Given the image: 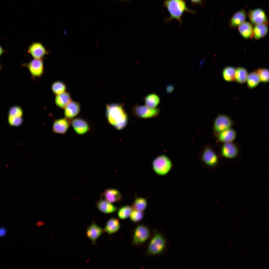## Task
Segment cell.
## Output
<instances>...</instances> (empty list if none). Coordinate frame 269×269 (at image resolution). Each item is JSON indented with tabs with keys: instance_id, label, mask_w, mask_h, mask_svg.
<instances>
[{
	"instance_id": "8",
	"label": "cell",
	"mask_w": 269,
	"mask_h": 269,
	"mask_svg": "<svg viewBox=\"0 0 269 269\" xmlns=\"http://www.w3.org/2000/svg\"><path fill=\"white\" fill-rule=\"evenodd\" d=\"M134 114L138 117L143 118H148L156 117L159 114L158 108L152 109L146 105H137L133 108Z\"/></svg>"
},
{
	"instance_id": "17",
	"label": "cell",
	"mask_w": 269,
	"mask_h": 269,
	"mask_svg": "<svg viewBox=\"0 0 269 269\" xmlns=\"http://www.w3.org/2000/svg\"><path fill=\"white\" fill-rule=\"evenodd\" d=\"M65 117L69 120H72L80 112L79 104L77 102L71 101L64 109Z\"/></svg>"
},
{
	"instance_id": "14",
	"label": "cell",
	"mask_w": 269,
	"mask_h": 269,
	"mask_svg": "<svg viewBox=\"0 0 269 269\" xmlns=\"http://www.w3.org/2000/svg\"><path fill=\"white\" fill-rule=\"evenodd\" d=\"M70 124L69 120L65 118H61L56 120L52 126V130L54 133L64 134L68 130Z\"/></svg>"
},
{
	"instance_id": "15",
	"label": "cell",
	"mask_w": 269,
	"mask_h": 269,
	"mask_svg": "<svg viewBox=\"0 0 269 269\" xmlns=\"http://www.w3.org/2000/svg\"><path fill=\"white\" fill-rule=\"evenodd\" d=\"M237 146L232 142L224 143L222 146L221 152L222 156L228 159H233L236 157L239 153Z\"/></svg>"
},
{
	"instance_id": "4",
	"label": "cell",
	"mask_w": 269,
	"mask_h": 269,
	"mask_svg": "<svg viewBox=\"0 0 269 269\" xmlns=\"http://www.w3.org/2000/svg\"><path fill=\"white\" fill-rule=\"evenodd\" d=\"M152 166L154 171L156 174L159 175L164 176L171 170L172 163L168 157L162 155L154 159L152 163Z\"/></svg>"
},
{
	"instance_id": "5",
	"label": "cell",
	"mask_w": 269,
	"mask_h": 269,
	"mask_svg": "<svg viewBox=\"0 0 269 269\" xmlns=\"http://www.w3.org/2000/svg\"><path fill=\"white\" fill-rule=\"evenodd\" d=\"M150 230L147 226L143 224L137 225L133 232L132 243L133 245L137 246L143 244L149 238Z\"/></svg>"
},
{
	"instance_id": "42",
	"label": "cell",
	"mask_w": 269,
	"mask_h": 269,
	"mask_svg": "<svg viewBox=\"0 0 269 269\" xmlns=\"http://www.w3.org/2000/svg\"><path fill=\"white\" fill-rule=\"evenodd\" d=\"M123 0V1H128V0Z\"/></svg>"
},
{
	"instance_id": "25",
	"label": "cell",
	"mask_w": 269,
	"mask_h": 269,
	"mask_svg": "<svg viewBox=\"0 0 269 269\" xmlns=\"http://www.w3.org/2000/svg\"><path fill=\"white\" fill-rule=\"evenodd\" d=\"M144 100L146 106L150 108L154 109L158 105L160 99L157 94L152 93L147 95L145 98Z\"/></svg>"
},
{
	"instance_id": "39",
	"label": "cell",
	"mask_w": 269,
	"mask_h": 269,
	"mask_svg": "<svg viewBox=\"0 0 269 269\" xmlns=\"http://www.w3.org/2000/svg\"><path fill=\"white\" fill-rule=\"evenodd\" d=\"M4 51L1 46L0 45V57L3 54Z\"/></svg>"
},
{
	"instance_id": "16",
	"label": "cell",
	"mask_w": 269,
	"mask_h": 269,
	"mask_svg": "<svg viewBox=\"0 0 269 269\" xmlns=\"http://www.w3.org/2000/svg\"><path fill=\"white\" fill-rule=\"evenodd\" d=\"M101 199L110 203L120 202L122 201V196L121 192L118 190L113 188H108L105 189L101 195Z\"/></svg>"
},
{
	"instance_id": "40",
	"label": "cell",
	"mask_w": 269,
	"mask_h": 269,
	"mask_svg": "<svg viewBox=\"0 0 269 269\" xmlns=\"http://www.w3.org/2000/svg\"><path fill=\"white\" fill-rule=\"evenodd\" d=\"M5 231L3 229H0V235H3L5 233Z\"/></svg>"
},
{
	"instance_id": "30",
	"label": "cell",
	"mask_w": 269,
	"mask_h": 269,
	"mask_svg": "<svg viewBox=\"0 0 269 269\" xmlns=\"http://www.w3.org/2000/svg\"><path fill=\"white\" fill-rule=\"evenodd\" d=\"M51 89L52 92L56 95L66 91L67 87L64 82L58 80L52 83Z\"/></svg>"
},
{
	"instance_id": "3",
	"label": "cell",
	"mask_w": 269,
	"mask_h": 269,
	"mask_svg": "<svg viewBox=\"0 0 269 269\" xmlns=\"http://www.w3.org/2000/svg\"><path fill=\"white\" fill-rule=\"evenodd\" d=\"M166 246V240L163 235L159 232L155 230L148 244L146 254L151 256L160 254L164 250Z\"/></svg>"
},
{
	"instance_id": "41",
	"label": "cell",
	"mask_w": 269,
	"mask_h": 269,
	"mask_svg": "<svg viewBox=\"0 0 269 269\" xmlns=\"http://www.w3.org/2000/svg\"><path fill=\"white\" fill-rule=\"evenodd\" d=\"M1 68V65H0V69Z\"/></svg>"
},
{
	"instance_id": "26",
	"label": "cell",
	"mask_w": 269,
	"mask_h": 269,
	"mask_svg": "<svg viewBox=\"0 0 269 269\" xmlns=\"http://www.w3.org/2000/svg\"><path fill=\"white\" fill-rule=\"evenodd\" d=\"M248 74L247 69L242 67H239L235 68V81L240 83L246 82Z\"/></svg>"
},
{
	"instance_id": "37",
	"label": "cell",
	"mask_w": 269,
	"mask_h": 269,
	"mask_svg": "<svg viewBox=\"0 0 269 269\" xmlns=\"http://www.w3.org/2000/svg\"><path fill=\"white\" fill-rule=\"evenodd\" d=\"M44 223L42 221H39L36 223V225L38 227H40L44 225Z\"/></svg>"
},
{
	"instance_id": "1",
	"label": "cell",
	"mask_w": 269,
	"mask_h": 269,
	"mask_svg": "<svg viewBox=\"0 0 269 269\" xmlns=\"http://www.w3.org/2000/svg\"><path fill=\"white\" fill-rule=\"evenodd\" d=\"M106 115L108 123L117 130H123L127 125V115L121 104H108L106 107Z\"/></svg>"
},
{
	"instance_id": "20",
	"label": "cell",
	"mask_w": 269,
	"mask_h": 269,
	"mask_svg": "<svg viewBox=\"0 0 269 269\" xmlns=\"http://www.w3.org/2000/svg\"><path fill=\"white\" fill-rule=\"evenodd\" d=\"M236 135V131L230 128L221 132L217 135L219 141L224 143L232 142L235 140Z\"/></svg>"
},
{
	"instance_id": "9",
	"label": "cell",
	"mask_w": 269,
	"mask_h": 269,
	"mask_svg": "<svg viewBox=\"0 0 269 269\" xmlns=\"http://www.w3.org/2000/svg\"><path fill=\"white\" fill-rule=\"evenodd\" d=\"M248 16L251 23L253 24H268V18L265 12L261 8H257L249 10Z\"/></svg>"
},
{
	"instance_id": "10",
	"label": "cell",
	"mask_w": 269,
	"mask_h": 269,
	"mask_svg": "<svg viewBox=\"0 0 269 269\" xmlns=\"http://www.w3.org/2000/svg\"><path fill=\"white\" fill-rule=\"evenodd\" d=\"M27 52L34 59H42L46 55L48 54V52L45 47L41 43L39 42L32 43L29 46Z\"/></svg>"
},
{
	"instance_id": "38",
	"label": "cell",
	"mask_w": 269,
	"mask_h": 269,
	"mask_svg": "<svg viewBox=\"0 0 269 269\" xmlns=\"http://www.w3.org/2000/svg\"><path fill=\"white\" fill-rule=\"evenodd\" d=\"M193 3L197 4H199L201 3L202 2V0H190Z\"/></svg>"
},
{
	"instance_id": "45",
	"label": "cell",
	"mask_w": 269,
	"mask_h": 269,
	"mask_svg": "<svg viewBox=\"0 0 269 269\" xmlns=\"http://www.w3.org/2000/svg\"><path fill=\"white\" fill-rule=\"evenodd\" d=\"M236 229H237V228H236L235 229V230Z\"/></svg>"
},
{
	"instance_id": "22",
	"label": "cell",
	"mask_w": 269,
	"mask_h": 269,
	"mask_svg": "<svg viewBox=\"0 0 269 269\" xmlns=\"http://www.w3.org/2000/svg\"><path fill=\"white\" fill-rule=\"evenodd\" d=\"M238 26V30L244 38L247 39L253 37V28L250 23L245 21Z\"/></svg>"
},
{
	"instance_id": "27",
	"label": "cell",
	"mask_w": 269,
	"mask_h": 269,
	"mask_svg": "<svg viewBox=\"0 0 269 269\" xmlns=\"http://www.w3.org/2000/svg\"><path fill=\"white\" fill-rule=\"evenodd\" d=\"M246 81L247 87L250 89L255 87L259 84L261 81L256 71L248 74Z\"/></svg>"
},
{
	"instance_id": "35",
	"label": "cell",
	"mask_w": 269,
	"mask_h": 269,
	"mask_svg": "<svg viewBox=\"0 0 269 269\" xmlns=\"http://www.w3.org/2000/svg\"><path fill=\"white\" fill-rule=\"evenodd\" d=\"M8 121L10 126L18 127L22 124L23 122V117L14 118L8 116Z\"/></svg>"
},
{
	"instance_id": "6",
	"label": "cell",
	"mask_w": 269,
	"mask_h": 269,
	"mask_svg": "<svg viewBox=\"0 0 269 269\" xmlns=\"http://www.w3.org/2000/svg\"><path fill=\"white\" fill-rule=\"evenodd\" d=\"M233 121L229 116L219 114L215 118L213 123V131L217 135L221 132L231 128Z\"/></svg>"
},
{
	"instance_id": "18",
	"label": "cell",
	"mask_w": 269,
	"mask_h": 269,
	"mask_svg": "<svg viewBox=\"0 0 269 269\" xmlns=\"http://www.w3.org/2000/svg\"><path fill=\"white\" fill-rule=\"evenodd\" d=\"M119 220L115 217H111L107 221L103 230L109 235L117 232L120 227Z\"/></svg>"
},
{
	"instance_id": "43",
	"label": "cell",
	"mask_w": 269,
	"mask_h": 269,
	"mask_svg": "<svg viewBox=\"0 0 269 269\" xmlns=\"http://www.w3.org/2000/svg\"><path fill=\"white\" fill-rule=\"evenodd\" d=\"M232 241L230 242L229 243V244H230L232 243Z\"/></svg>"
},
{
	"instance_id": "12",
	"label": "cell",
	"mask_w": 269,
	"mask_h": 269,
	"mask_svg": "<svg viewBox=\"0 0 269 269\" xmlns=\"http://www.w3.org/2000/svg\"><path fill=\"white\" fill-rule=\"evenodd\" d=\"M70 124L75 132L79 135L85 134L90 129V125L88 122L80 118L73 119H72Z\"/></svg>"
},
{
	"instance_id": "21",
	"label": "cell",
	"mask_w": 269,
	"mask_h": 269,
	"mask_svg": "<svg viewBox=\"0 0 269 269\" xmlns=\"http://www.w3.org/2000/svg\"><path fill=\"white\" fill-rule=\"evenodd\" d=\"M246 10L242 9L235 12L231 18L229 22L230 26L232 28L239 26L245 21L247 17Z\"/></svg>"
},
{
	"instance_id": "24",
	"label": "cell",
	"mask_w": 269,
	"mask_h": 269,
	"mask_svg": "<svg viewBox=\"0 0 269 269\" xmlns=\"http://www.w3.org/2000/svg\"><path fill=\"white\" fill-rule=\"evenodd\" d=\"M268 24L261 23L256 25L253 28V37L258 40L265 36L268 31Z\"/></svg>"
},
{
	"instance_id": "29",
	"label": "cell",
	"mask_w": 269,
	"mask_h": 269,
	"mask_svg": "<svg viewBox=\"0 0 269 269\" xmlns=\"http://www.w3.org/2000/svg\"><path fill=\"white\" fill-rule=\"evenodd\" d=\"M235 68L229 66L224 68L222 71V75L225 81L230 82L235 81Z\"/></svg>"
},
{
	"instance_id": "19",
	"label": "cell",
	"mask_w": 269,
	"mask_h": 269,
	"mask_svg": "<svg viewBox=\"0 0 269 269\" xmlns=\"http://www.w3.org/2000/svg\"><path fill=\"white\" fill-rule=\"evenodd\" d=\"M96 206L100 211L105 214L114 213L118 209L117 207L114 205L102 199L96 202Z\"/></svg>"
},
{
	"instance_id": "31",
	"label": "cell",
	"mask_w": 269,
	"mask_h": 269,
	"mask_svg": "<svg viewBox=\"0 0 269 269\" xmlns=\"http://www.w3.org/2000/svg\"><path fill=\"white\" fill-rule=\"evenodd\" d=\"M133 209L132 206L129 205L122 206L118 210V216L121 219H126L130 216Z\"/></svg>"
},
{
	"instance_id": "7",
	"label": "cell",
	"mask_w": 269,
	"mask_h": 269,
	"mask_svg": "<svg viewBox=\"0 0 269 269\" xmlns=\"http://www.w3.org/2000/svg\"><path fill=\"white\" fill-rule=\"evenodd\" d=\"M23 66L27 68L33 79L41 78L44 74V67L42 59H33Z\"/></svg>"
},
{
	"instance_id": "44",
	"label": "cell",
	"mask_w": 269,
	"mask_h": 269,
	"mask_svg": "<svg viewBox=\"0 0 269 269\" xmlns=\"http://www.w3.org/2000/svg\"><path fill=\"white\" fill-rule=\"evenodd\" d=\"M246 254H244V256H245L246 255Z\"/></svg>"
},
{
	"instance_id": "34",
	"label": "cell",
	"mask_w": 269,
	"mask_h": 269,
	"mask_svg": "<svg viewBox=\"0 0 269 269\" xmlns=\"http://www.w3.org/2000/svg\"><path fill=\"white\" fill-rule=\"evenodd\" d=\"M144 213L143 211L134 210H133L130 216V219L134 222H138L143 218Z\"/></svg>"
},
{
	"instance_id": "28",
	"label": "cell",
	"mask_w": 269,
	"mask_h": 269,
	"mask_svg": "<svg viewBox=\"0 0 269 269\" xmlns=\"http://www.w3.org/2000/svg\"><path fill=\"white\" fill-rule=\"evenodd\" d=\"M147 203L145 198L136 197L135 198L132 206L134 210L143 211L146 208Z\"/></svg>"
},
{
	"instance_id": "36",
	"label": "cell",
	"mask_w": 269,
	"mask_h": 269,
	"mask_svg": "<svg viewBox=\"0 0 269 269\" xmlns=\"http://www.w3.org/2000/svg\"><path fill=\"white\" fill-rule=\"evenodd\" d=\"M174 89V86L170 84L168 85L166 87V91L168 93H170L172 92Z\"/></svg>"
},
{
	"instance_id": "2",
	"label": "cell",
	"mask_w": 269,
	"mask_h": 269,
	"mask_svg": "<svg viewBox=\"0 0 269 269\" xmlns=\"http://www.w3.org/2000/svg\"><path fill=\"white\" fill-rule=\"evenodd\" d=\"M164 5L167 9L170 16L168 18L169 21L173 19L177 20L182 24V16L185 12L195 13V11L188 8L183 0H165Z\"/></svg>"
},
{
	"instance_id": "23",
	"label": "cell",
	"mask_w": 269,
	"mask_h": 269,
	"mask_svg": "<svg viewBox=\"0 0 269 269\" xmlns=\"http://www.w3.org/2000/svg\"><path fill=\"white\" fill-rule=\"evenodd\" d=\"M54 101L56 106L59 108L64 109L71 101V98L69 93L66 91L56 95Z\"/></svg>"
},
{
	"instance_id": "11",
	"label": "cell",
	"mask_w": 269,
	"mask_h": 269,
	"mask_svg": "<svg viewBox=\"0 0 269 269\" xmlns=\"http://www.w3.org/2000/svg\"><path fill=\"white\" fill-rule=\"evenodd\" d=\"M201 159L206 165L211 167L216 165L219 160L217 154L210 147L206 148L203 150L202 154Z\"/></svg>"
},
{
	"instance_id": "32",
	"label": "cell",
	"mask_w": 269,
	"mask_h": 269,
	"mask_svg": "<svg viewBox=\"0 0 269 269\" xmlns=\"http://www.w3.org/2000/svg\"><path fill=\"white\" fill-rule=\"evenodd\" d=\"M23 111L19 106L15 105L11 106L8 112V116L14 118L23 117Z\"/></svg>"
},
{
	"instance_id": "33",
	"label": "cell",
	"mask_w": 269,
	"mask_h": 269,
	"mask_svg": "<svg viewBox=\"0 0 269 269\" xmlns=\"http://www.w3.org/2000/svg\"><path fill=\"white\" fill-rule=\"evenodd\" d=\"M258 75L260 81L263 82H267L269 81V70L266 68H260L256 71Z\"/></svg>"
},
{
	"instance_id": "13",
	"label": "cell",
	"mask_w": 269,
	"mask_h": 269,
	"mask_svg": "<svg viewBox=\"0 0 269 269\" xmlns=\"http://www.w3.org/2000/svg\"><path fill=\"white\" fill-rule=\"evenodd\" d=\"M103 232V229L93 222L87 227L86 235L91 241L92 243L95 245L97 240Z\"/></svg>"
}]
</instances>
